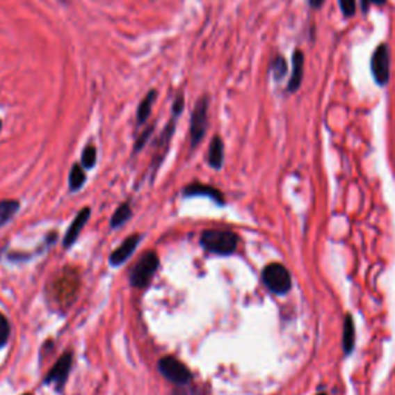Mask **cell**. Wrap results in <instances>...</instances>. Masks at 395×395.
Instances as JSON below:
<instances>
[{"label": "cell", "instance_id": "5bb4252c", "mask_svg": "<svg viewBox=\"0 0 395 395\" xmlns=\"http://www.w3.org/2000/svg\"><path fill=\"white\" fill-rule=\"evenodd\" d=\"M271 72H272L273 79L277 82L283 81L284 77L287 76V72H289L287 61L283 58V56H275L272 63H271Z\"/></svg>", "mask_w": 395, "mask_h": 395}, {"label": "cell", "instance_id": "9a60e30c", "mask_svg": "<svg viewBox=\"0 0 395 395\" xmlns=\"http://www.w3.org/2000/svg\"><path fill=\"white\" fill-rule=\"evenodd\" d=\"M154 97H156V93H154V91H150V93L145 96V99H143V102H140L139 108H138V124H144L147 121V118L150 116Z\"/></svg>", "mask_w": 395, "mask_h": 395}, {"label": "cell", "instance_id": "cb8c5ba5", "mask_svg": "<svg viewBox=\"0 0 395 395\" xmlns=\"http://www.w3.org/2000/svg\"><path fill=\"white\" fill-rule=\"evenodd\" d=\"M173 395H200L196 391H176Z\"/></svg>", "mask_w": 395, "mask_h": 395}, {"label": "cell", "instance_id": "e0dca14e", "mask_svg": "<svg viewBox=\"0 0 395 395\" xmlns=\"http://www.w3.org/2000/svg\"><path fill=\"white\" fill-rule=\"evenodd\" d=\"M83 182H86V173H83V168L79 164H74L72 172H70V188L73 190H79Z\"/></svg>", "mask_w": 395, "mask_h": 395}, {"label": "cell", "instance_id": "7a4b0ae2", "mask_svg": "<svg viewBox=\"0 0 395 395\" xmlns=\"http://www.w3.org/2000/svg\"><path fill=\"white\" fill-rule=\"evenodd\" d=\"M159 266V257L156 252H145L144 257L138 261L130 273V284L133 287L143 289L150 283L153 275L156 273Z\"/></svg>", "mask_w": 395, "mask_h": 395}, {"label": "cell", "instance_id": "7402d4cb", "mask_svg": "<svg viewBox=\"0 0 395 395\" xmlns=\"http://www.w3.org/2000/svg\"><path fill=\"white\" fill-rule=\"evenodd\" d=\"M386 0H360V6H362L363 13H368L371 5H385Z\"/></svg>", "mask_w": 395, "mask_h": 395}, {"label": "cell", "instance_id": "ba28073f", "mask_svg": "<svg viewBox=\"0 0 395 395\" xmlns=\"http://www.w3.org/2000/svg\"><path fill=\"white\" fill-rule=\"evenodd\" d=\"M303 73H305V54L300 49H296L292 54V73L291 79L287 83V91L289 93H295V91L300 90L301 81H303Z\"/></svg>", "mask_w": 395, "mask_h": 395}, {"label": "cell", "instance_id": "484cf974", "mask_svg": "<svg viewBox=\"0 0 395 395\" xmlns=\"http://www.w3.org/2000/svg\"><path fill=\"white\" fill-rule=\"evenodd\" d=\"M320 395H326V394H320Z\"/></svg>", "mask_w": 395, "mask_h": 395}, {"label": "cell", "instance_id": "6da1fadb", "mask_svg": "<svg viewBox=\"0 0 395 395\" xmlns=\"http://www.w3.org/2000/svg\"><path fill=\"white\" fill-rule=\"evenodd\" d=\"M201 244L216 255H230L238 247V236L230 230H206L201 235Z\"/></svg>", "mask_w": 395, "mask_h": 395}, {"label": "cell", "instance_id": "8fae6325", "mask_svg": "<svg viewBox=\"0 0 395 395\" xmlns=\"http://www.w3.org/2000/svg\"><path fill=\"white\" fill-rule=\"evenodd\" d=\"M184 195L186 196H209L213 201H216L218 204L224 202V198H223L220 190H216L213 187H209V186H202V184H192V186L186 187Z\"/></svg>", "mask_w": 395, "mask_h": 395}, {"label": "cell", "instance_id": "9c48e42d", "mask_svg": "<svg viewBox=\"0 0 395 395\" xmlns=\"http://www.w3.org/2000/svg\"><path fill=\"white\" fill-rule=\"evenodd\" d=\"M139 241H140L139 235H133L127 238L122 245H119L118 249L111 253L110 257L111 266H121L122 263H125V261L131 257V253L136 250Z\"/></svg>", "mask_w": 395, "mask_h": 395}, {"label": "cell", "instance_id": "52a82bcc", "mask_svg": "<svg viewBox=\"0 0 395 395\" xmlns=\"http://www.w3.org/2000/svg\"><path fill=\"white\" fill-rule=\"evenodd\" d=\"M72 364H73V355H72V352H67V354H63L58 360V363L54 364V368L48 372L45 383L47 385L56 383L59 387H62L63 383L67 382V377L70 373V369H72Z\"/></svg>", "mask_w": 395, "mask_h": 395}, {"label": "cell", "instance_id": "4fadbf2b", "mask_svg": "<svg viewBox=\"0 0 395 395\" xmlns=\"http://www.w3.org/2000/svg\"><path fill=\"white\" fill-rule=\"evenodd\" d=\"M224 161V144L221 138H213L209 150V162L213 168H221Z\"/></svg>", "mask_w": 395, "mask_h": 395}, {"label": "cell", "instance_id": "4316f807", "mask_svg": "<svg viewBox=\"0 0 395 395\" xmlns=\"http://www.w3.org/2000/svg\"><path fill=\"white\" fill-rule=\"evenodd\" d=\"M26 395H28V394H26Z\"/></svg>", "mask_w": 395, "mask_h": 395}, {"label": "cell", "instance_id": "2e32d148", "mask_svg": "<svg viewBox=\"0 0 395 395\" xmlns=\"http://www.w3.org/2000/svg\"><path fill=\"white\" fill-rule=\"evenodd\" d=\"M17 201H0V225L8 223L19 210Z\"/></svg>", "mask_w": 395, "mask_h": 395}, {"label": "cell", "instance_id": "8992f818", "mask_svg": "<svg viewBox=\"0 0 395 395\" xmlns=\"http://www.w3.org/2000/svg\"><path fill=\"white\" fill-rule=\"evenodd\" d=\"M207 110L209 101L207 97H201L195 105L192 115V125H190V138H192V147H196L201 143V139L206 135L207 130Z\"/></svg>", "mask_w": 395, "mask_h": 395}, {"label": "cell", "instance_id": "5b68a950", "mask_svg": "<svg viewBox=\"0 0 395 395\" xmlns=\"http://www.w3.org/2000/svg\"><path fill=\"white\" fill-rule=\"evenodd\" d=\"M159 372L168 380V382L179 386L188 385L190 380H192V373H190L187 366L184 363H181L179 360H176L175 357L161 358Z\"/></svg>", "mask_w": 395, "mask_h": 395}, {"label": "cell", "instance_id": "603a6c76", "mask_svg": "<svg viewBox=\"0 0 395 395\" xmlns=\"http://www.w3.org/2000/svg\"><path fill=\"white\" fill-rule=\"evenodd\" d=\"M307 2H309V6L312 10H319L324 5V0H307Z\"/></svg>", "mask_w": 395, "mask_h": 395}, {"label": "cell", "instance_id": "d6986e66", "mask_svg": "<svg viewBox=\"0 0 395 395\" xmlns=\"http://www.w3.org/2000/svg\"><path fill=\"white\" fill-rule=\"evenodd\" d=\"M96 164V148L93 145H88L82 153V167L91 168Z\"/></svg>", "mask_w": 395, "mask_h": 395}, {"label": "cell", "instance_id": "d4e9b609", "mask_svg": "<svg viewBox=\"0 0 395 395\" xmlns=\"http://www.w3.org/2000/svg\"><path fill=\"white\" fill-rule=\"evenodd\" d=\"M0 129H2V122H0Z\"/></svg>", "mask_w": 395, "mask_h": 395}, {"label": "cell", "instance_id": "7c38bea8", "mask_svg": "<svg viewBox=\"0 0 395 395\" xmlns=\"http://www.w3.org/2000/svg\"><path fill=\"white\" fill-rule=\"evenodd\" d=\"M355 344V328L354 320L350 315H346L344 319V328H343V350L346 355H349Z\"/></svg>", "mask_w": 395, "mask_h": 395}, {"label": "cell", "instance_id": "ac0fdd59", "mask_svg": "<svg viewBox=\"0 0 395 395\" xmlns=\"http://www.w3.org/2000/svg\"><path fill=\"white\" fill-rule=\"evenodd\" d=\"M130 216H131L130 206L129 204H122V206L115 211V215L111 216V227H119V225L125 224L130 220Z\"/></svg>", "mask_w": 395, "mask_h": 395}, {"label": "cell", "instance_id": "277c9868", "mask_svg": "<svg viewBox=\"0 0 395 395\" xmlns=\"http://www.w3.org/2000/svg\"><path fill=\"white\" fill-rule=\"evenodd\" d=\"M371 72L377 86L386 87L391 77V54L386 44L378 45L371 58Z\"/></svg>", "mask_w": 395, "mask_h": 395}, {"label": "cell", "instance_id": "44dd1931", "mask_svg": "<svg viewBox=\"0 0 395 395\" xmlns=\"http://www.w3.org/2000/svg\"><path fill=\"white\" fill-rule=\"evenodd\" d=\"M10 338V323L3 315H0V348H3Z\"/></svg>", "mask_w": 395, "mask_h": 395}, {"label": "cell", "instance_id": "30bf717a", "mask_svg": "<svg viewBox=\"0 0 395 395\" xmlns=\"http://www.w3.org/2000/svg\"><path fill=\"white\" fill-rule=\"evenodd\" d=\"M88 218H90V209H82L79 213H77V216L74 218V221L72 223V225H70L65 238H63V245L70 247V245H73L76 243V239H77V236H79L83 225L87 224Z\"/></svg>", "mask_w": 395, "mask_h": 395}, {"label": "cell", "instance_id": "ffe728a7", "mask_svg": "<svg viewBox=\"0 0 395 395\" xmlns=\"http://www.w3.org/2000/svg\"><path fill=\"white\" fill-rule=\"evenodd\" d=\"M338 5L346 17H352L357 11V0H338Z\"/></svg>", "mask_w": 395, "mask_h": 395}, {"label": "cell", "instance_id": "3957f363", "mask_svg": "<svg viewBox=\"0 0 395 395\" xmlns=\"http://www.w3.org/2000/svg\"><path fill=\"white\" fill-rule=\"evenodd\" d=\"M263 283L271 292L278 295L287 293L292 287L291 273L284 266L277 263L266 266V269L263 271Z\"/></svg>", "mask_w": 395, "mask_h": 395}]
</instances>
